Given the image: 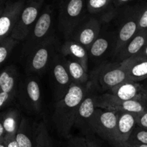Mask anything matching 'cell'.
<instances>
[{
    "label": "cell",
    "instance_id": "cell-29",
    "mask_svg": "<svg viewBox=\"0 0 147 147\" xmlns=\"http://www.w3.org/2000/svg\"><path fill=\"white\" fill-rule=\"evenodd\" d=\"M147 30V1H143L139 17V31Z\"/></svg>",
    "mask_w": 147,
    "mask_h": 147
},
{
    "label": "cell",
    "instance_id": "cell-39",
    "mask_svg": "<svg viewBox=\"0 0 147 147\" xmlns=\"http://www.w3.org/2000/svg\"><path fill=\"white\" fill-rule=\"evenodd\" d=\"M146 89H147V86H146Z\"/></svg>",
    "mask_w": 147,
    "mask_h": 147
},
{
    "label": "cell",
    "instance_id": "cell-8",
    "mask_svg": "<svg viewBox=\"0 0 147 147\" xmlns=\"http://www.w3.org/2000/svg\"><path fill=\"white\" fill-rule=\"evenodd\" d=\"M117 119V112L97 108L90 121V131L96 134L115 147Z\"/></svg>",
    "mask_w": 147,
    "mask_h": 147
},
{
    "label": "cell",
    "instance_id": "cell-24",
    "mask_svg": "<svg viewBox=\"0 0 147 147\" xmlns=\"http://www.w3.org/2000/svg\"><path fill=\"white\" fill-rule=\"evenodd\" d=\"M64 60L73 83L78 85L88 84L90 80L88 72L82 65L71 57H64Z\"/></svg>",
    "mask_w": 147,
    "mask_h": 147
},
{
    "label": "cell",
    "instance_id": "cell-4",
    "mask_svg": "<svg viewBox=\"0 0 147 147\" xmlns=\"http://www.w3.org/2000/svg\"><path fill=\"white\" fill-rule=\"evenodd\" d=\"M90 78L93 88L106 91L128 81L126 70L121 62L101 63L93 70Z\"/></svg>",
    "mask_w": 147,
    "mask_h": 147
},
{
    "label": "cell",
    "instance_id": "cell-10",
    "mask_svg": "<svg viewBox=\"0 0 147 147\" xmlns=\"http://www.w3.org/2000/svg\"><path fill=\"white\" fill-rule=\"evenodd\" d=\"M20 104L30 113H38L42 110V94L40 83L31 76L22 81L17 90Z\"/></svg>",
    "mask_w": 147,
    "mask_h": 147
},
{
    "label": "cell",
    "instance_id": "cell-23",
    "mask_svg": "<svg viewBox=\"0 0 147 147\" xmlns=\"http://www.w3.org/2000/svg\"><path fill=\"white\" fill-rule=\"evenodd\" d=\"M15 138L20 147H36L35 126L28 119L22 117Z\"/></svg>",
    "mask_w": 147,
    "mask_h": 147
},
{
    "label": "cell",
    "instance_id": "cell-14",
    "mask_svg": "<svg viewBox=\"0 0 147 147\" xmlns=\"http://www.w3.org/2000/svg\"><path fill=\"white\" fill-rule=\"evenodd\" d=\"M116 46V32L101 31L88 51L89 59L96 63H100L109 56L114 57Z\"/></svg>",
    "mask_w": 147,
    "mask_h": 147
},
{
    "label": "cell",
    "instance_id": "cell-30",
    "mask_svg": "<svg viewBox=\"0 0 147 147\" xmlns=\"http://www.w3.org/2000/svg\"><path fill=\"white\" fill-rule=\"evenodd\" d=\"M65 147H88L86 138L75 136L68 139Z\"/></svg>",
    "mask_w": 147,
    "mask_h": 147
},
{
    "label": "cell",
    "instance_id": "cell-6",
    "mask_svg": "<svg viewBox=\"0 0 147 147\" xmlns=\"http://www.w3.org/2000/svg\"><path fill=\"white\" fill-rule=\"evenodd\" d=\"M117 9H114L107 14L100 17H94L95 15H86L72 34L69 40L78 42L88 51L95 40L97 39L102 31V24L103 22L108 21L115 17Z\"/></svg>",
    "mask_w": 147,
    "mask_h": 147
},
{
    "label": "cell",
    "instance_id": "cell-2",
    "mask_svg": "<svg viewBox=\"0 0 147 147\" xmlns=\"http://www.w3.org/2000/svg\"><path fill=\"white\" fill-rule=\"evenodd\" d=\"M87 0H61L58 9V29L69 40L86 16Z\"/></svg>",
    "mask_w": 147,
    "mask_h": 147
},
{
    "label": "cell",
    "instance_id": "cell-5",
    "mask_svg": "<svg viewBox=\"0 0 147 147\" xmlns=\"http://www.w3.org/2000/svg\"><path fill=\"white\" fill-rule=\"evenodd\" d=\"M54 19V9L47 4L44 7L31 32L23 42L22 55L27 57L34 49L47 39L53 35V25Z\"/></svg>",
    "mask_w": 147,
    "mask_h": 147
},
{
    "label": "cell",
    "instance_id": "cell-19",
    "mask_svg": "<svg viewBox=\"0 0 147 147\" xmlns=\"http://www.w3.org/2000/svg\"><path fill=\"white\" fill-rule=\"evenodd\" d=\"M60 53L64 57L74 59L82 65L85 70H88V53L83 45L73 40H67L60 47Z\"/></svg>",
    "mask_w": 147,
    "mask_h": 147
},
{
    "label": "cell",
    "instance_id": "cell-7",
    "mask_svg": "<svg viewBox=\"0 0 147 147\" xmlns=\"http://www.w3.org/2000/svg\"><path fill=\"white\" fill-rule=\"evenodd\" d=\"M57 41L54 35L36 47L27 57L25 71L27 75L41 73L48 68L57 53Z\"/></svg>",
    "mask_w": 147,
    "mask_h": 147
},
{
    "label": "cell",
    "instance_id": "cell-26",
    "mask_svg": "<svg viewBox=\"0 0 147 147\" xmlns=\"http://www.w3.org/2000/svg\"><path fill=\"white\" fill-rule=\"evenodd\" d=\"M45 119L35 126L36 147H54Z\"/></svg>",
    "mask_w": 147,
    "mask_h": 147
},
{
    "label": "cell",
    "instance_id": "cell-28",
    "mask_svg": "<svg viewBox=\"0 0 147 147\" xmlns=\"http://www.w3.org/2000/svg\"><path fill=\"white\" fill-rule=\"evenodd\" d=\"M127 143L147 145V129L136 126L129 137Z\"/></svg>",
    "mask_w": 147,
    "mask_h": 147
},
{
    "label": "cell",
    "instance_id": "cell-1",
    "mask_svg": "<svg viewBox=\"0 0 147 147\" xmlns=\"http://www.w3.org/2000/svg\"><path fill=\"white\" fill-rule=\"evenodd\" d=\"M88 84L72 83L64 97L55 105L53 121L57 133L63 138L70 139V132L76 123V116L82 100L87 93Z\"/></svg>",
    "mask_w": 147,
    "mask_h": 147
},
{
    "label": "cell",
    "instance_id": "cell-27",
    "mask_svg": "<svg viewBox=\"0 0 147 147\" xmlns=\"http://www.w3.org/2000/svg\"><path fill=\"white\" fill-rule=\"evenodd\" d=\"M18 42V40H15L11 36L0 39V63L1 64L6 61Z\"/></svg>",
    "mask_w": 147,
    "mask_h": 147
},
{
    "label": "cell",
    "instance_id": "cell-3",
    "mask_svg": "<svg viewBox=\"0 0 147 147\" xmlns=\"http://www.w3.org/2000/svg\"><path fill=\"white\" fill-rule=\"evenodd\" d=\"M143 1L133 6L121 7V12H118L119 27L116 32V46L114 57H116L128 42L139 32V17Z\"/></svg>",
    "mask_w": 147,
    "mask_h": 147
},
{
    "label": "cell",
    "instance_id": "cell-17",
    "mask_svg": "<svg viewBox=\"0 0 147 147\" xmlns=\"http://www.w3.org/2000/svg\"><path fill=\"white\" fill-rule=\"evenodd\" d=\"M139 114L128 112L117 113V131L116 136V146L119 147L128 142L134 129L137 125Z\"/></svg>",
    "mask_w": 147,
    "mask_h": 147
},
{
    "label": "cell",
    "instance_id": "cell-21",
    "mask_svg": "<svg viewBox=\"0 0 147 147\" xmlns=\"http://www.w3.org/2000/svg\"><path fill=\"white\" fill-rule=\"evenodd\" d=\"M21 119L20 111L16 109H9L3 113L0 122L4 129V138L2 141H8L11 138L15 137Z\"/></svg>",
    "mask_w": 147,
    "mask_h": 147
},
{
    "label": "cell",
    "instance_id": "cell-11",
    "mask_svg": "<svg viewBox=\"0 0 147 147\" xmlns=\"http://www.w3.org/2000/svg\"><path fill=\"white\" fill-rule=\"evenodd\" d=\"M96 108L115 112H128L140 115L147 109L146 102L124 100L109 93L96 96Z\"/></svg>",
    "mask_w": 147,
    "mask_h": 147
},
{
    "label": "cell",
    "instance_id": "cell-36",
    "mask_svg": "<svg viewBox=\"0 0 147 147\" xmlns=\"http://www.w3.org/2000/svg\"><path fill=\"white\" fill-rule=\"evenodd\" d=\"M0 147H7V142L5 141H2V142H0Z\"/></svg>",
    "mask_w": 147,
    "mask_h": 147
},
{
    "label": "cell",
    "instance_id": "cell-18",
    "mask_svg": "<svg viewBox=\"0 0 147 147\" xmlns=\"http://www.w3.org/2000/svg\"><path fill=\"white\" fill-rule=\"evenodd\" d=\"M121 63L126 70L128 81L139 82L147 78V57L139 55Z\"/></svg>",
    "mask_w": 147,
    "mask_h": 147
},
{
    "label": "cell",
    "instance_id": "cell-13",
    "mask_svg": "<svg viewBox=\"0 0 147 147\" xmlns=\"http://www.w3.org/2000/svg\"><path fill=\"white\" fill-rule=\"evenodd\" d=\"M26 0L9 1L1 6L0 39L11 35L23 11Z\"/></svg>",
    "mask_w": 147,
    "mask_h": 147
},
{
    "label": "cell",
    "instance_id": "cell-38",
    "mask_svg": "<svg viewBox=\"0 0 147 147\" xmlns=\"http://www.w3.org/2000/svg\"><path fill=\"white\" fill-rule=\"evenodd\" d=\"M146 46H147V43H146Z\"/></svg>",
    "mask_w": 147,
    "mask_h": 147
},
{
    "label": "cell",
    "instance_id": "cell-16",
    "mask_svg": "<svg viewBox=\"0 0 147 147\" xmlns=\"http://www.w3.org/2000/svg\"><path fill=\"white\" fill-rule=\"evenodd\" d=\"M109 93L124 100H139L147 103V89L139 82L126 81L109 90Z\"/></svg>",
    "mask_w": 147,
    "mask_h": 147
},
{
    "label": "cell",
    "instance_id": "cell-35",
    "mask_svg": "<svg viewBox=\"0 0 147 147\" xmlns=\"http://www.w3.org/2000/svg\"><path fill=\"white\" fill-rule=\"evenodd\" d=\"M119 147H147L146 144H130V143H124L121 145Z\"/></svg>",
    "mask_w": 147,
    "mask_h": 147
},
{
    "label": "cell",
    "instance_id": "cell-9",
    "mask_svg": "<svg viewBox=\"0 0 147 147\" xmlns=\"http://www.w3.org/2000/svg\"><path fill=\"white\" fill-rule=\"evenodd\" d=\"M45 0H27L21 16L11 34L15 40L23 41L26 40L38 20L42 10Z\"/></svg>",
    "mask_w": 147,
    "mask_h": 147
},
{
    "label": "cell",
    "instance_id": "cell-20",
    "mask_svg": "<svg viewBox=\"0 0 147 147\" xmlns=\"http://www.w3.org/2000/svg\"><path fill=\"white\" fill-rule=\"evenodd\" d=\"M147 43V30L139 31L137 34L126 44L116 57L118 62H122L125 60L138 55L146 47Z\"/></svg>",
    "mask_w": 147,
    "mask_h": 147
},
{
    "label": "cell",
    "instance_id": "cell-22",
    "mask_svg": "<svg viewBox=\"0 0 147 147\" xmlns=\"http://www.w3.org/2000/svg\"><path fill=\"white\" fill-rule=\"evenodd\" d=\"M19 73L14 65L6 67L0 76V93H7L14 98L18 82Z\"/></svg>",
    "mask_w": 147,
    "mask_h": 147
},
{
    "label": "cell",
    "instance_id": "cell-25",
    "mask_svg": "<svg viewBox=\"0 0 147 147\" xmlns=\"http://www.w3.org/2000/svg\"><path fill=\"white\" fill-rule=\"evenodd\" d=\"M113 0H87V11L91 15H104L114 9Z\"/></svg>",
    "mask_w": 147,
    "mask_h": 147
},
{
    "label": "cell",
    "instance_id": "cell-32",
    "mask_svg": "<svg viewBox=\"0 0 147 147\" xmlns=\"http://www.w3.org/2000/svg\"><path fill=\"white\" fill-rule=\"evenodd\" d=\"M86 143H87L88 147H103L100 143L98 142L97 140L93 139L91 136H86Z\"/></svg>",
    "mask_w": 147,
    "mask_h": 147
},
{
    "label": "cell",
    "instance_id": "cell-15",
    "mask_svg": "<svg viewBox=\"0 0 147 147\" xmlns=\"http://www.w3.org/2000/svg\"><path fill=\"white\" fill-rule=\"evenodd\" d=\"M95 89L91 83H89L87 93L82 100L78 111L75 126L81 129L83 132L90 131V123L96 110V96Z\"/></svg>",
    "mask_w": 147,
    "mask_h": 147
},
{
    "label": "cell",
    "instance_id": "cell-33",
    "mask_svg": "<svg viewBox=\"0 0 147 147\" xmlns=\"http://www.w3.org/2000/svg\"><path fill=\"white\" fill-rule=\"evenodd\" d=\"M133 1L134 0H113V5L115 9H120Z\"/></svg>",
    "mask_w": 147,
    "mask_h": 147
},
{
    "label": "cell",
    "instance_id": "cell-12",
    "mask_svg": "<svg viewBox=\"0 0 147 147\" xmlns=\"http://www.w3.org/2000/svg\"><path fill=\"white\" fill-rule=\"evenodd\" d=\"M49 67H50L55 95L57 101L67 93L73 81L65 63L64 57L60 53L55 56Z\"/></svg>",
    "mask_w": 147,
    "mask_h": 147
},
{
    "label": "cell",
    "instance_id": "cell-37",
    "mask_svg": "<svg viewBox=\"0 0 147 147\" xmlns=\"http://www.w3.org/2000/svg\"><path fill=\"white\" fill-rule=\"evenodd\" d=\"M4 3V0H1V4H3Z\"/></svg>",
    "mask_w": 147,
    "mask_h": 147
},
{
    "label": "cell",
    "instance_id": "cell-31",
    "mask_svg": "<svg viewBox=\"0 0 147 147\" xmlns=\"http://www.w3.org/2000/svg\"><path fill=\"white\" fill-rule=\"evenodd\" d=\"M136 125L139 126V127L147 129V109L144 112L139 115Z\"/></svg>",
    "mask_w": 147,
    "mask_h": 147
},
{
    "label": "cell",
    "instance_id": "cell-34",
    "mask_svg": "<svg viewBox=\"0 0 147 147\" xmlns=\"http://www.w3.org/2000/svg\"><path fill=\"white\" fill-rule=\"evenodd\" d=\"M16 137V136H15ZM15 137H12L8 141H5L7 142V147H20L19 146L18 143H17V140H16Z\"/></svg>",
    "mask_w": 147,
    "mask_h": 147
}]
</instances>
